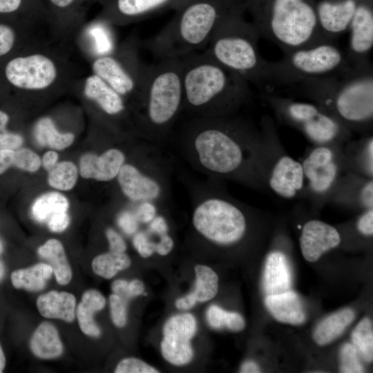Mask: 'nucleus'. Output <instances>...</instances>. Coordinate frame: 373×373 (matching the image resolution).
I'll use <instances>...</instances> for the list:
<instances>
[{"mask_svg":"<svg viewBox=\"0 0 373 373\" xmlns=\"http://www.w3.org/2000/svg\"><path fill=\"white\" fill-rule=\"evenodd\" d=\"M109 245V251L113 252H125L126 244L123 238L113 228H108L105 231Z\"/></svg>","mask_w":373,"mask_h":373,"instance_id":"8fccbe9b","label":"nucleus"},{"mask_svg":"<svg viewBox=\"0 0 373 373\" xmlns=\"http://www.w3.org/2000/svg\"><path fill=\"white\" fill-rule=\"evenodd\" d=\"M359 353L353 344L345 343L341 348L340 371L343 373H362L365 372L359 358Z\"/></svg>","mask_w":373,"mask_h":373,"instance_id":"ea45409f","label":"nucleus"},{"mask_svg":"<svg viewBox=\"0 0 373 373\" xmlns=\"http://www.w3.org/2000/svg\"><path fill=\"white\" fill-rule=\"evenodd\" d=\"M69 202L63 194L49 192L37 198L31 207V213L35 220L46 222L52 217L68 211Z\"/></svg>","mask_w":373,"mask_h":373,"instance_id":"72a5a7b5","label":"nucleus"},{"mask_svg":"<svg viewBox=\"0 0 373 373\" xmlns=\"http://www.w3.org/2000/svg\"><path fill=\"white\" fill-rule=\"evenodd\" d=\"M260 37L284 53L323 42L311 0H248Z\"/></svg>","mask_w":373,"mask_h":373,"instance_id":"0eeeda50","label":"nucleus"},{"mask_svg":"<svg viewBox=\"0 0 373 373\" xmlns=\"http://www.w3.org/2000/svg\"><path fill=\"white\" fill-rule=\"evenodd\" d=\"M139 41L133 38L116 52L101 55L92 64L93 74L122 95L134 117L144 94L150 65L141 62Z\"/></svg>","mask_w":373,"mask_h":373,"instance_id":"ddd939ff","label":"nucleus"},{"mask_svg":"<svg viewBox=\"0 0 373 373\" xmlns=\"http://www.w3.org/2000/svg\"><path fill=\"white\" fill-rule=\"evenodd\" d=\"M128 281L124 279H117L115 280L111 286L113 292L123 298L129 300L132 297L128 289Z\"/></svg>","mask_w":373,"mask_h":373,"instance_id":"6e6d98bb","label":"nucleus"},{"mask_svg":"<svg viewBox=\"0 0 373 373\" xmlns=\"http://www.w3.org/2000/svg\"><path fill=\"white\" fill-rule=\"evenodd\" d=\"M355 318L350 308L340 309L323 319L316 327L313 338L318 345H327L338 338Z\"/></svg>","mask_w":373,"mask_h":373,"instance_id":"c85d7f7f","label":"nucleus"},{"mask_svg":"<svg viewBox=\"0 0 373 373\" xmlns=\"http://www.w3.org/2000/svg\"><path fill=\"white\" fill-rule=\"evenodd\" d=\"M114 372L115 373H158L160 371L139 358L130 357L120 361Z\"/></svg>","mask_w":373,"mask_h":373,"instance_id":"37998d69","label":"nucleus"},{"mask_svg":"<svg viewBox=\"0 0 373 373\" xmlns=\"http://www.w3.org/2000/svg\"><path fill=\"white\" fill-rule=\"evenodd\" d=\"M259 128L262 137L260 177L265 192L285 200L303 196L305 177L301 162L285 151L273 118L269 115L262 116Z\"/></svg>","mask_w":373,"mask_h":373,"instance_id":"9b49d317","label":"nucleus"},{"mask_svg":"<svg viewBox=\"0 0 373 373\" xmlns=\"http://www.w3.org/2000/svg\"><path fill=\"white\" fill-rule=\"evenodd\" d=\"M75 296L66 291H50L40 295L37 300V307L42 316L68 323L75 319Z\"/></svg>","mask_w":373,"mask_h":373,"instance_id":"bb28decb","label":"nucleus"},{"mask_svg":"<svg viewBox=\"0 0 373 373\" xmlns=\"http://www.w3.org/2000/svg\"><path fill=\"white\" fill-rule=\"evenodd\" d=\"M15 41V33L10 26L0 23V57L10 51Z\"/></svg>","mask_w":373,"mask_h":373,"instance_id":"49530a36","label":"nucleus"},{"mask_svg":"<svg viewBox=\"0 0 373 373\" xmlns=\"http://www.w3.org/2000/svg\"><path fill=\"white\" fill-rule=\"evenodd\" d=\"M182 113L189 117L237 115L250 97L249 83L225 68L204 49L180 57Z\"/></svg>","mask_w":373,"mask_h":373,"instance_id":"f03ea898","label":"nucleus"},{"mask_svg":"<svg viewBox=\"0 0 373 373\" xmlns=\"http://www.w3.org/2000/svg\"><path fill=\"white\" fill-rule=\"evenodd\" d=\"M48 182L53 188L60 191H68L75 185L78 171L71 162L63 161L57 163L48 171Z\"/></svg>","mask_w":373,"mask_h":373,"instance_id":"4c0bfd02","label":"nucleus"},{"mask_svg":"<svg viewBox=\"0 0 373 373\" xmlns=\"http://www.w3.org/2000/svg\"><path fill=\"white\" fill-rule=\"evenodd\" d=\"M52 274V267L46 263H38L28 268L15 270L11 274V282L16 289L40 291Z\"/></svg>","mask_w":373,"mask_h":373,"instance_id":"2f4dec72","label":"nucleus"},{"mask_svg":"<svg viewBox=\"0 0 373 373\" xmlns=\"http://www.w3.org/2000/svg\"><path fill=\"white\" fill-rule=\"evenodd\" d=\"M34 134L39 144L55 150L70 146L75 140L74 134L58 131L52 120L48 117H44L37 122Z\"/></svg>","mask_w":373,"mask_h":373,"instance_id":"473e14b6","label":"nucleus"},{"mask_svg":"<svg viewBox=\"0 0 373 373\" xmlns=\"http://www.w3.org/2000/svg\"><path fill=\"white\" fill-rule=\"evenodd\" d=\"M348 30L350 41L346 56L350 65L358 69L372 66L370 55L373 47V13L370 6L357 4Z\"/></svg>","mask_w":373,"mask_h":373,"instance_id":"f3484780","label":"nucleus"},{"mask_svg":"<svg viewBox=\"0 0 373 373\" xmlns=\"http://www.w3.org/2000/svg\"><path fill=\"white\" fill-rule=\"evenodd\" d=\"M3 251V245L0 241V254Z\"/></svg>","mask_w":373,"mask_h":373,"instance_id":"338daca9","label":"nucleus"},{"mask_svg":"<svg viewBox=\"0 0 373 373\" xmlns=\"http://www.w3.org/2000/svg\"><path fill=\"white\" fill-rule=\"evenodd\" d=\"M181 58L150 65L140 106L135 115L137 136L162 147L182 113Z\"/></svg>","mask_w":373,"mask_h":373,"instance_id":"39448f33","label":"nucleus"},{"mask_svg":"<svg viewBox=\"0 0 373 373\" xmlns=\"http://www.w3.org/2000/svg\"><path fill=\"white\" fill-rule=\"evenodd\" d=\"M304 258L311 262L317 261L325 253L337 247L341 242L338 230L319 220H309L302 227L299 238Z\"/></svg>","mask_w":373,"mask_h":373,"instance_id":"6ab92c4d","label":"nucleus"},{"mask_svg":"<svg viewBox=\"0 0 373 373\" xmlns=\"http://www.w3.org/2000/svg\"><path fill=\"white\" fill-rule=\"evenodd\" d=\"M84 93L111 120H119L131 111L124 98L95 74L86 79Z\"/></svg>","mask_w":373,"mask_h":373,"instance_id":"4be33fe9","label":"nucleus"},{"mask_svg":"<svg viewBox=\"0 0 373 373\" xmlns=\"http://www.w3.org/2000/svg\"><path fill=\"white\" fill-rule=\"evenodd\" d=\"M262 97L281 123L301 132L312 145L345 144L352 137V132L314 102L296 101L272 92Z\"/></svg>","mask_w":373,"mask_h":373,"instance_id":"f8f14e48","label":"nucleus"},{"mask_svg":"<svg viewBox=\"0 0 373 373\" xmlns=\"http://www.w3.org/2000/svg\"><path fill=\"white\" fill-rule=\"evenodd\" d=\"M4 275V267L2 262L0 261V280L2 279Z\"/></svg>","mask_w":373,"mask_h":373,"instance_id":"69168bd1","label":"nucleus"},{"mask_svg":"<svg viewBox=\"0 0 373 373\" xmlns=\"http://www.w3.org/2000/svg\"><path fill=\"white\" fill-rule=\"evenodd\" d=\"M206 316L209 325L214 329L227 328L233 332H240L245 327V320L240 314L226 311L216 305L209 307Z\"/></svg>","mask_w":373,"mask_h":373,"instance_id":"e433bc0d","label":"nucleus"},{"mask_svg":"<svg viewBox=\"0 0 373 373\" xmlns=\"http://www.w3.org/2000/svg\"><path fill=\"white\" fill-rule=\"evenodd\" d=\"M192 0H113L106 8L108 21L123 23L137 20L166 6L182 8Z\"/></svg>","mask_w":373,"mask_h":373,"instance_id":"5701e85b","label":"nucleus"},{"mask_svg":"<svg viewBox=\"0 0 373 373\" xmlns=\"http://www.w3.org/2000/svg\"><path fill=\"white\" fill-rule=\"evenodd\" d=\"M139 223L133 211H123L117 216L119 227L128 235L137 231Z\"/></svg>","mask_w":373,"mask_h":373,"instance_id":"a18cd8bd","label":"nucleus"},{"mask_svg":"<svg viewBox=\"0 0 373 373\" xmlns=\"http://www.w3.org/2000/svg\"><path fill=\"white\" fill-rule=\"evenodd\" d=\"M240 372L242 373H258L261 372L259 366L252 361L244 362L240 367Z\"/></svg>","mask_w":373,"mask_h":373,"instance_id":"680f3d73","label":"nucleus"},{"mask_svg":"<svg viewBox=\"0 0 373 373\" xmlns=\"http://www.w3.org/2000/svg\"><path fill=\"white\" fill-rule=\"evenodd\" d=\"M191 223L205 240L221 247L241 242L248 233L254 210L231 195L223 180L207 177L189 185Z\"/></svg>","mask_w":373,"mask_h":373,"instance_id":"20e7f679","label":"nucleus"},{"mask_svg":"<svg viewBox=\"0 0 373 373\" xmlns=\"http://www.w3.org/2000/svg\"><path fill=\"white\" fill-rule=\"evenodd\" d=\"M173 245V240L169 235V233L162 234L156 242L155 252L161 256H166L171 251Z\"/></svg>","mask_w":373,"mask_h":373,"instance_id":"864d4df0","label":"nucleus"},{"mask_svg":"<svg viewBox=\"0 0 373 373\" xmlns=\"http://www.w3.org/2000/svg\"><path fill=\"white\" fill-rule=\"evenodd\" d=\"M195 272V287L190 294L196 302H207L212 299L218 290V275L211 268L203 265H197Z\"/></svg>","mask_w":373,"mask_h":373,"instance_id":"c9c22d12","label":"nucleus"},{"mask_svg":"<svg viewBox=\"0 0 373 373\" xmlns=\"http://www.w3.org/2000/svg\"><path fill=\"white\" fill-rule=\"evenodd\" d=\"M32 352L38 358L51 359L59 356L63 345L56 327L49 322H42L35 330L30 341Z\"/></svg>","mask_w":373,"mask_h":373,"instance_id":"cd10ccee","label":"nucleus"},{"mask_svg":"<svg viewBox=\"0 0 373 373\" xmlns=\"http://www.w3.org/2000/svg\"><path fill=\"white\" fill-rule=\"evenodd\" d=\"M356 229L365 236L373 234V209L363 211L356 220Z\"/></svg>","mask_w":373,"mask_h":373,"instance_id":"09e8293b","label":"nucleus"},{"mask_svg":"<svg viewBox=\"0 0 373 373\" xmlns=\"http://www.w3.org/2000/svg\"><path fill=\"white\" fill-rule=\"evenodd\" d=\"M5 366H6V357L3 352V350L1 348V346L0 345V373H1L3 371Z\"/></svg>","mask_w":373,"mask_h":373,"instance_id":"0e129e2a","label":"nucleus"},{"mask_svg":"<svg viewBox=\"0 0 373 373\" xmlns=\"http://www.w3.org/2000/svg\"><path fill=\"white\" fill-rule=\"evenodd\" d=\"M8 81L18 88L40 90L50 87L57 78L54 61L39 53L15 57L5 68Z\"/></svg>","mask_w":373,"mask_h":373,"instance_id":"2eb2a0df","label":"nucleus"},{"mask_svg":"<svg viewBox=\"0 0 373 373\" xmlns=\"http://www.w3.org/2000/svg\"><path fill=\"white\" fill-rule=\"evenodd\" d=\"M23 0H0V13H12L20 8Z\"/></svg>","mask_w":373,"mask_h":373,"instance_id":"4d7b16f0","label":"nucleus"},{"mask_svg":"<svg viewBox=\"0 0 373 373\" xmlns=\"http://www.w3.org/2000/svg\"><path fill=\"white\" fill-rule=\"evenodd\" d=\"M128 289L131 297L133 298L144 293V285L141 280L135 279L128 283Z\"/></svg>","mask_w":373,"mask_h":373,"instance_id":"052dcab7","label":"nucleus"},{"mask_svg":"<svg viewBox=\"0 0 373 373\" xmlns=\"http://www.w3.org/2000/svg\"><path fill=\"white\" fill-rule=\"evenodd\" d=\"M23 142L21 135L10 133L6 129L0 131V149L17 150Z\"/></svg>","mask_w":373,"mask_h":373,"instance_id":"de8ad7c7","label":"nucleus"},{"mask_svg":"<svg viewBox=\"0 0 373 373\" xmlns=\"http://www.w3.org/2000/svg\"><path fill=\"white\" fill-rule=\"evenodd\" d=\"M224 0H192L144 46L161 59L180 58L206 49L223 17L231 10Z\"/></svg>","mask_w":373,"mask_h":373,"instance_id":"423d86ee","label":"nucleus"},{"mask_svg":"<svg viewBox=\"0 0 373 373\" xmlns=\"http://www.w3.org/2000/svg\"><path fill=\"white\" fill-rule=\"evenodd\" d=\"M131 263V259L125 252L109 251L94 258L92 261V269L98 276L110 279L119 271L128 268Z\"/></svg>","mask_w":373,"mask_h":373,"instance_id":"f704fd0d","label":"nucleus"},{"mask_svg":"<svg viewBox=\"0 0 373 373\" xmlns=\"http://www.w3.org/2000/svg\"><path fill=\"white\" fill-rule=\"evenodd\" d=\"M300 91L351 132L372 133V66L342 74L314 77L300 84Z\"/></svg>","mask_w":373,"mask_h":373,"instance_id":"7ed1b4c3","label":"nucleus"},{"mask_svg":"<svg viewBox=\"0 0 373 373\" xmlns=\"http://www.w3.org/2000/svg\"><path fill=\"white\" fill-rule=\"evenodd\" d=\"M157 242L152 240L147 231L137 232L133 239L134 247L142 258H149L155 252Z\"/></svg>","mask_w":373,"mask_h":373,"instance_id":"c03bdc74","label":"nucleus"},{"mask_svg":"<svg viewBox=\"0 0 373 373\" xmlns=\"http://www.w3.org/2000/svg\"><path fill=\"white\" fill-rule=\"evenodd\" d=\"M356 0L323 1L316 10L323 42L333 41L349 30L357 6Z\"/></svg>","mask_w":373,"mask_h":373,"instance_id":"a211bd4d","label":"nucleus"},{"mask_svg":"<svg viewBox=\"0 0 373 373\" xmlns=\"http://www.w3.org/2000/svg\"><path fill=\"white\" fill-rule=\"evenodd\" d=\"M128 155L122 149L111 146L100 154L88 153L79 160L82 178L99 182H110L116 178Z\"/></svg>","mask_w":373,"mask_h":373,"instance_id":"aec40b11","label":"nucleus"},{"mask_svg":"<svg viewBox=\"0 0 373 373\" xmlns=\"http://www.w3.org/2000/svg\"><path fill=\"white\" fill-rule=\"evenodd\" d=\"M292 271L285 253L273 250L267 256L262 276V289L265 294H281L291 289Z\"/></svg>","mask_w":373,"mask_h":373,"instance_id":"b1692460","label":"nucleus"},{"mask_svg":"<svg viewBox=\"0 0 373 373\" xmlns=\"http://www.w3.org/2000/svg\"><path fill=\"white\" fill-rule=\"evenodd\" d=\"M105 305L106 299L99 291L89 289L83 294L76 312L83 333L93 337H98L101 334V330L95 321L94 314L102 310Z\"/></svg>","mask_w":373,"mask_h":373,"instance_id":"c756f323","label":"nucleus"},{"mask_svg":"<svg viewBox=\"0 0 373 373\" xmlns=\"http://www.w3.org/2000/svg\"><path fill=\"white\" fill-rule=\"evenodd\" d=\"M329 203L352 207L362 211L373 209V178L348 171L338 182Z\"/></svg>","mask_w":373,"mask_h":373,"instance_id":"412c9836","label":"nucleus"},{"mask_svg":"<svg viewBox=\"0 0 373 373\" xmlns=\"http://www.w3.org/2000/svg\"><path fill=\"white\" fill-rule=\"evenodd\" d=\"M128 301L114 293L109 296L111 318L118 327H122L126 324Z\"/></svg>","mask_w":373,"mask_h":373,"instance_id":"79ce46f5","label":"nucleus"},{"mask_svg":"<svg viewBox=\"0 0 373 373\" xmlns=\"http://www.w3.org/2000/svg\"><path fill=\"white\" fill-rule=\"evenodd\" d=\"M265 305L270 314L281 323L300 325L306 320L303 302L298 294L291 289L265 296Z\"/></svg>","mask_w":373,"mask_h":373,"instance_id":"393cba45","label":"nucleus"},{"mask_svg":"<svg viewBox=\"0 0 373 373\" xmlns=\"http://www.w3.org/2000/svg\"><path fill=\"white\" fill-rule=\"evenodd\" d=\"M70 216L68 211L57 214L50 218L46 224L48 228L53 232H61L69 225Z\"/></svg>","mask_w":373,"mask_h":373,"instance_id":"603ef678","label":"nucleus"},{"mask_svg":"<svg viewBox=\"0 0 373 373\" xmlns=\"http://www.w3.org/2000/svg\"><path fill=\"white\" fill-rule=\"evenodd\" d=\"M352 68L346 54L333 41L321 42L268 61L266 86H293L310 78L342 74Z\"/></svg>","mask_w":373,"mask_h":373,"instance_id":"9d476101","label":"nucleus"},{"mask_svg":"<svg viewBox=\"0 0 373 373\" xmlns=\"http://www.w3.org/2000/svg\"><path fill=\"white\" fill-rule=\"evenodd\" d=\"M39 255L49 262L57 282L61 285L69 283L73 272L64 248L57 239H50L38 248Z\"/></svg>","mask_w":373,"mask_h":373,"instance_id":"7c9ffc66","label":"nucleus"},{"mask_svg":"<svg viewBox=\"0 0 373 373\" xmlns=\"http://www.w3.org/2000/svg\"><path fill=\"white\" fill-rule=\"evenodd\" d=\"M134 161L120 169L116 180L124 196L134 204H167L170 198L173 164L162 146L141 142Z\"/></svg>","mask_w":373,"mask_h":373,"instance_id":"1a4fd4ad","label":"nucleus"},{"mask_svg":"<svg viewBox=\"0 0 373 373\" xmlns=\"http://www.w3.org/2000/svg\"><path fill=\"white\" fill-rule=\"evenodd\" d=\"M182 158L207 177L265 192L260 177V128L237 115L189 117L179 132Z\"/></svg>","mask_w":373,"mask_h":373,"instance_id":"f257e3e1","label":"nucleus"},{"mask_svg":"<svg viewBox=\"0 0 373 373\" xmlns=\"http://www.w3.org/2000/svg\"><path fill=\"white\" fill-rule=\"evenodd\" d=\"M197 331V322L191 314L171 316L163 327L161 352L169 363L184 365L191 362L193 350L191 341Z\"/></svg>","mask_w":373,"mask_h":373,"instance_id":"dca6fc26","label":"nucleus"},{"mask_svg":"<svg viewBox=\"0 0 373 373\" xmlns=\"http://www.w3.org/2000/svg\"><path fill=\"white\" fill-rule=\"evenodd\" d=\"M233 7L221 19L205 50L225 68L248 83L266 86L268 61L260 55V36L253 23L245 21Z\"/></svg>","mask_w":373,"mask_h":373,"instance_id":"6e6552de","label":"nucleus"},{"mask_svg":"<svg viewBox=\"0 0 373 373\" xmlns=\"http://www.w3.org/2000/svg\"><path fill=\"white\" fill-rule=\"evenodd\" d=\"M343 152L350 172L366 178H373L372 133L361 135L358 140L344 144Z\"/></svg>","mask_w":373,"mask_h":373,"instance_id":"a878e982","label":"nucleus"},{"mask_svg":"<svg viewBox=\"0 0 373 373\" xmlns=\"http://www.w3.org/2000/svg\"><path fill=\"white\" fill-rule=\"evenodd\" d=\"M9 122L8 115L0 110V131L5 130Z\"/></svg>","mask_w":373,"mask_h":373,"instance_id":"e2e57ef3","label":"nucleus"},{"mask_svg":"<svg viewBox=\"0 0 373 373\" xmlns=\"http://www.w3.org/2000/svg\"><path fill=\"white\" fill-rule=\"evenodd\" d=\"M41 165V159L34 151L28 149L15 150L13 166L28 172L38 171Z\"/></svg>","mask_w":373,"mask_h":373,"instance_id":"a19ab883","label":"nucleus"},{"mask_svg":"<svg viewBox=\"0 0 373 373\" xmlns=\"http://www.w3.org/2000/svg\"><path fill=\"white\" fill-rule=\"evenodd\" d=\"M353 345L360 356L367 363L373 359V327L371 320L365 317L356 326L352 333Z\"/></svg>","mask_w":373,"mask_h":373,"instance_id":"58836bf2","label":"nucleus"},{"mask_svg":"<svg viewBox=\"0 0 373 373\" xmlns=\"http://www.w3.org/2000/svg\"><path fill=\"white\" fill-rule=\"evenodd\" d=\"M196 300L188 294L187 295L179 298L175 301V306L180 309L186 310L190 309L196 305Z\"/></svg>","mask_w":373,"mask_h":373,"instance_id":"bf43d9fd","label":"nucleus"},{"mask_svg":"<svg viewBox=\"0 0 373 373\" xmlns=\"http://www.w3.org/2000/svg\"><path fill=\"white\" fill-rule=\"evenodd\" d=\"M15 150L0 149V175L13 166Z\"/></svg>","mask_w":373,"mask_h":373,"instance_id":"5fc2aeb1","label":"nucleus"},{"mask_svg":"<svg viewBox=\"0 0 373 373\" xmlns=\"http://www.w3.org/2000/svg\"><path fill=\"white\" fill-rule=\"evenodd\" d=\"M83 0H46V3L52 12L58 13L69 12Z\"/></svg>","mask_w":373,"mask_h":373,"instance_id":"3c124183","label":"nucleus"},{"mask_svg":"<svg viewBox=\"0 0 373 373\" xmlns=\"http://www.w3.org/2000/svg\"><path fill=\"white\" fill-rule=\"evenodd\" d=\"M59 155L55 151L46 152L41 158V164L48 171L50 170L58 161Z\"/></svg>","mask_w":373,"mask_h":373,"instance_id":"13d9d810","label":"nucleus"},{"mask_svg":"<svg viewBox=\"0 0 373 373\" xmlns=\"http://www.w3.org/2000/svg\"><path fill=\"white\" fill-rule=\"evenodd\" d=\"M344 144L312 145L301 164L305 177L304 198L315 208L329 203L336 186L349 171Z\"/></svg>","mask_w":373,"mask_h":373,"instance_id":"4468645a","label":"nucleus"}]
</instances>
